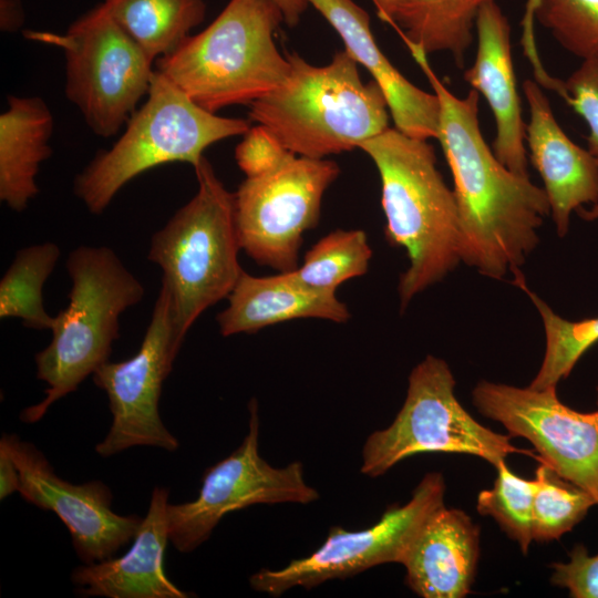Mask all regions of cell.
Wrapping results in <instances>:
<instances>
[{"mask_svg": "<svg viewBox=\"0 0 598 598\" xmlns=\"http://www.w3.org/2000/svg\"><path fill=\"white\" fill-rule=\"evenodd\" d=\"M408 49L440 101L436 140L453 176L461 260L492 279L515 275L537 247L538 229L550 214L546 193L509 171L487 145L480 126V93L472 89L457 97L436 76L423 50Z\"/></svg>", "mask_w": 598, "mask_h": 598, "instance_id": "cell-1", "label": "cell"}, {"mask_svg": "<svg viewBox=\"0 0 598 598\" xmlns=\"http://www.w3.org/2000/svg\"><path fill=\"white\" fill-rule=\"evenodd\" d=\"M359 148L379 172L385 238L409 258L398 286L403 310L462 261L456 198L427 140L389 127Z\"/></svg>", "mask_w": 598, "mask_h": 598, "instance_id": "cell-2", "label": "cell"}, {"mask_svg": "<svg viewBox=\"0 0 598 598\" xmlns=\"http://www.w3.org/2000/svg\"><path fill=\"white\" fill-rule=\"evenodd\" d=\"M290 71L267 95L249 104L248 120L267 127L291 153L326 158L359 148L389 128L390 111L380 86L362 81L346 50L326 65L286 53Z\"/></svg>", "mask_w": 598, "mask_h": 598, "instance_id": "cell-3", "label": "cell"}, {"mask_svg": "<svg viewBox=\"0 0 598 598\" xmlns=\"http://www.w3.org/2000/svg\"><path fill=\"white\" fill-rule=\"evenodd\" d=\"M285 21L271 0H229L202 32L155 61V70L200 107L216 113L277 89L290 63L275 42Z\"/></svg>", "mask_w": 598, "mask_h": 598, "instance_id": "cell-4", "label": "cell"}, {"mask_svg": "<svg viewBox=\"0 0 598 598\" xmlns=\"http://www.w3.org/2000/svg\"><path fill=\"white\" fill-rule=\"evenodd\" d=\"M72 281L69 303L54 316L52 340L35 354L37 378L48 388L44 398L25 408L20 419L35 423L56 401L109 361L120 337V316L138 303L143 285L113 249L79 246L66 259Z\"/></svg>", "mask_w": 598, "mask_h": 598, "instance_id": "cell-5", "label": "cell"}, {"mask_svg": "<svg viewBox=\"0 0 598 598\" xmlns=\"http://www.w3.org/2000/svg\"><path fill=\"white\" fill-rule=\"evenodd\" d=\"M194 169L196 194L153 235L147 255L163 271L162 283L171 296L182 344L198 317L228 298L244 271L238 260L234 193L205 156Z\"/></svg>", "mask_w": 598, "mask_h": 598, "instance_id": "cell-6", "label": "cell"}, {"mask_svg": "<svg viewBox=\"0 0 598 598\" xmlns=\"http://www.w3.org/2000/svg\"><path fill=\"white\" fill-rule=\"evenodd\" d=\"M250 128V121L206 111L155 70L145 102L111 148L99 152L73 183L75 196L102 214L118 190L140 174L173 162L195 167L210 145Z\"/></svg>", "mask_w": 598, "mask_h": 598, "instance_id": "cell-7", "label": "cell"}, {"mask_svg": "<svg viewBox=\"0 0 598 598\" xmlns=\"http://www.w3.org/2000/svg\"><path fill=\"white\" fill-rule=\"evenodd\" d=\"M23 34L62 49L65 96L100 137L116 135L150 91L155 61L102 3L64 33L27 30Z\"/></svg>", "mask_w": 598, "mask_h": 598, "instance_id": "cell-8", "label": "cell"}, {"mask_svg": "<svg viewBox=\"0 0 598 598\" xmlns=\"http://www.w3.org/2000/svg\"><path fill=\"white\" fill-rule=\"evenodd\" d=\"M455 378L446 361L427 354L409 375L404 403L386 429L370 434L362 448L360 472L369 477L386 473L404 458L421 453H463L494 466L509 454L534 451L511 443L478 423L455 396Z\"/></svg>", "mask_w": 598, "mask_h": 598, "instance_id": "cell-9", "label": "cell"}, {"mask_svg": "<svg viewBox=\"0 0 598 598\" xmlns=\"http://www.w3.org/2000/svg\"><path fill=\"white\" fill-rule=\"evenodd\" d=\"M339 174L331 159L290 153L271 171L246 177L234 193L240 249L277 272L296 270L303 234L317 227L323 195Z\"/></svg>", "mask_w": 598, "mask_h": 598, "instance_id": "cell-10", "label": "cell"}, {"mask_svg": "<svg viewBox=\"0 0 598 598\" xmlns=\"http://www.w3.org/2000/svg\"><path fill=\"white\" fill-rule=\"evenodd\" d=\"M444 494L443 475L426 473L406 504L390 506L371 527L350 532L333 526L324 543L311 555L280 569H259L250 576V586L276 597L293 587L310 589L381 564H402L425 520L444 505Z\"/></svg>", "mask_w": 598, "mask_h": 598, "instance_id": "cell-11", "label": "cell"}, {"mask_svg": "<svg viewBox=\"0 0 598 598\" xmlns=\"http://www.w3.org/2000/svg\"><path fill=\"white\" fill-rule=\"evenodd\" d=\"M249 430L227 457L208 467L198 496L187 503L168 504V538L181 553L206 542L220 519L256 504H309L319 498L303 478L302 463L271 466L258 451L259 415L256 399L248 404Z\"/></svg>", "mask_w": 598, "mask_h": 598, "instance_id": "cell-12", "label": "cell"}, {"mask_svg": "<svg viewBox=\"0 0 598 598\" xmlns=\"http://www.w3.org/2000/svg\"><path fill=\"white\" fill-rule=\"evenodd\" d=\"M181 347L171 296L162 283L137 352L124 361H106L93 373L95 385L107 395L112 414L107 434L95 446L100 456L110 457L133 446L177 450L178 441L164 425L158 402Z\"/></svg>", "mask_w": 598, "mask_h": 598, "instance_id": "cell-13", "label": "cell"}, {"mask_svg": "<svg viewBox=\"0 0 598 598\" xmlns=\"http://www.w3.org/2000/svg\"><path fill=\"white\" fill-rule=\"evenodd\" d=\"M472 400L481 414L501 423L508 435L529 441L540 463L588 492L598 505V388L597 410L588 413L565 405L557 388L483 380L473 389Z\"/></svg>", "mask_w": 598, "mask_h": 598, "instance_id": "cell-14", "label": "cell"}, {"mask_svg": "<svg viewBox=\"0 0 598 598\" xmlns=\"http://www.w3.org/2000/svg\"><path fill=\"white\" fill-rule=\"evenodd\" d=\"M0 446L18 467L21 497L61 519L84 564L112 558L134 539L143 518L115 513L112 492L103 482L72 484L63 480L40 450L17 434H3Z\"/></svg>", "mask_w": 598, "mask_h": 598, "instance_id": "cell-15", "label": "cell"}, {"mask_svg": "<svg viewBox=\"0 0 598 598\" xmlns=\"http://www.w3.org/2000/svg\"><path fill=\"white\" fill-rule=\"evenodd\" d=\"M523 92L529 109L528 161L542 177L556 233L563 238L574 212L598 204V164L560 127L537 82L525 80Z\"/></svg>", "mask_w": 598, "mask_h": 598, "instance_id": "cell-16", "label": "cell"}, {"mask_svg": "<svg viewBox=\"0 0 598 598\" xmlns=\"http://www.w3.org/2000/svg\"><path fill=\"white\" fill-rule=\"evenodd\" d=\"M477 50L463 78L487 101L495 121L493 152L509 171L529 177L526 123L522 115L511 45V25L495 0L480 9Z\"/></svg>", "mask_w": 598, "mask_h": 598, "instance_id": "cell-17", "label": "cell"}, {"mask_svg": "<svg viewBox=\"0 0 598 598\" xmlns=\"http://www.w3.org/2000/svg\"><path fill=\"white\" fill-rule=\"evenodd\" d=\"M343 41L344 50L364 66L382 90L395 128L421 140L437 138L440 101L411 83L389 61L375 42L370 17L353 0H307Z\"/></svg>", "mask_w": 598, "mask_h": 598, "instance_id": "cell-18", "label": "cell"}, {"mask_svg": "<svg viewBox=\"0 0 598 598\" xmlns=\"http://www.w3.org/2000/svg\"><path fill=\"white\" fill-rule=\"evenodd\" d=\"M169 491L154 487L146 516L131 548L117 558L84 564L73 569L71 580L83 596L106 598H187L168 579L164 557L168 538Z\"/></svg>", "mask_w": 598, "mask_h": 598, "instance_id": "cell-19", "label": "cell"}, {"mask_svg": "<svg viewBox=\"0 0 598 598\" xmlns=\"http://www.w3.org/2000/svg\"><path fill=\"white\" fill-rule=\"evenodd\" d=\"M478 557L480 527L465 512L442 505L402 561L405 582L423 598H463L471 592Z\"/></svg>", "mask_w": 598, "mask_h": 598, "instance_id": "cell-20", "label": "cell"}, {"mask_svg": "<svg viewBox=\"0 0 598 598\" xmlns=\"http://www.w3.org/2000/svg\"><path fill=\"white\" fill-rule=\"evenodd\" d=\"M227 299V308L216 317L223 337L255 333L295 319L343 323L351 318L336 292L305 285L295 271L257 277L244 270Z\"/></svg>", "mask_w": 598, "mask_h": 598, "instance_id": "cell-21", "label": "cell"}, {"mask_svg": "<svg viewBox=\"0 0 598 598\" xmlns=\"http://www.w3.org/2000/svg\"><path fill=\"white\" fill-rule=\"evenodd\" d=\"M53 115L39 96H8L0 115V199L23 212L38 193L35 177L51 154Z\"/></svg>", "mask_w": 598, "mask_h": 598, "instance_id": "cell-22", "label": "cell"}, {"mask_svg": "<svg viewBox=\"0 0 598 598\" xmlns=\"http://www.w3.org/2000/svg\"><path fill=\"white\" fill-rule=\"evenodd\" d=\"M487 1L404 0L392 27L406 47L419 48L426 54L448 52L457 66L463 68L480 9Z\"/></svg>", "mask_w": 598, "mask_h": 598, "instance_id": "cell-23", "label": "cell"}, {"mask_svg": "<svg viewBox=\"0 0 598 598\" xmlns=\"http://www.w3.org/2000/svg\"><path fill=\"white\" fill-rule=\"evenodd\" d=\"M102 4L154 61L175 50L206 13L205 0H103Z\"/></svg>", "mask_w": 598, "mask_h": 598, "instance_id": "cell-24", "label": "cell"}, {"mask_svg": "<svg viewBox=\"0 0 598 598\" xmlns=\"http://www.w3.org/2000/svg\"><path fill=\"white\" fill-rule=\"evenodd\" d=\"M585 220L598 219V204L576 212ZM514 282L530 298L540 315L545 331V353L539 370L529 386L534 389L557 388L566 379L578 360L598 342V317L570 321L564 319L526 285L523 275Z\"/></svg>", "mask_w": 598, "mask_h": 598, "instance_id": "cell-25", "label": "cell"}, {"mask_svg": "<svg viewBox=\"0 0 598 598\" xmlns=\"http://www.w3.org/2000/svg\"><path fill=\"white\" fill-rule=\"evenodd\" d=\"M61 255L51 241L19 249L0 280V318H18L24 327L50 329L54 317L43 306L42 290Z\"/></svg>", "mask_w": 598, "mask_h": 598, "instance_id": "cell-26", "label": "cell"}, {"mask_svg": "<svg viewBox=\"0 0 598 598\" xmlns=\"http://www.w3.org/2000/svg\"><path fill=\"white\" fill-rule=\"evenodd\" d=\"M372 249L362 229H336L319 239L295 271L305 285L336 292L349 279L367 274Z\"/></svg>", "mask_w": 598, "mask_h": 598, "instance_id": "cell-27", "label": "cell"}, {"mask_svg": "<svg viewBox=\"0 0 598 598\" xmlns=\"http://www.w3.org/2000/svg\"><path fill=\"white\" fill-rule=\"evenodd\" d=\"M535 481L532 533L537 543L560 538L597 505L588 492L564 480L545 463L536 468Z\"/></svg>", "mask_w": 598, "mask_h": 598, "instance_id": "cell-28", "label": "cell"}, {"mask_svg": "<svg viewBox=\"0 0 598 598\" xmlns=\"http://www.w3.org/2000/svg\"><path fill=\"white\" fill-rule=\"evenodd\" d=\"M497 476L488 489L480 492L476 511L493 517L501 528L527 554L533 542L532 518L535 480L513 473L504 461L495 465Z\"/></svg>", "mask_w": 598, "mask_h": 598, "instance_id": "cell-29", "label": "cell"}, {"mask_svg": "<svg viewBox=\"0 0 598 598\" xmlns=\"http://www.w3.org/2000/svg\"><path fill=\"white\" fill-rule=\"evenodd\" d=\"M529 12L569 53H598V0H530Z\"/></svg>", "mask_w": 598, "mask_h": 598, "instance_id": "cell-30", "label": "cell"}, {"mask_svg": "<svg viewBox=\"0 0 598 598\" xmlns=\"http://www.w3.org/2000/svg\"><path fill=\"white\" fill-rule=\"evenodd\" d=\"M548 86L586 122L587 150L598 164V53L584 59L566 81L551 79Z\"/></svg>", "mask_w": 598, "mask_h": 598, "instance_id": "cell-31", "label": "cell"}, {"mask_svg": "<svg viewBox=\"0 0 598 598\" xmlns=\"http://www.w3.org/2000/svg\"><path fill=\"white\" fill-rule=\"evenodd\" d=\"M291 152L264 125L250 127L235 150V159L246 177L277 167Z\"/></svg>", "mask_w": 598, "mask_h": 598, "instance_id": "cell-32", "label": "cell"}, {"mask_svg": "<svg viewBox=\"0 0 598 598\" xmlns=\"http://www.w3.org/2000/svg\"><path fill=\"white\" fill-rule=\"evenodd\" d=\"M550 582L566 588L574 598H598V554L590 556L582 544L574 546L568 563H554Z\"/></svg>", "mask_w": 598, "mask_h": 598, "instance_id": "cell-33", "label": "cell"}, {"mask_svg": "<svg viewBox=\"0 0 598 598\" xmlns=\"http://www.w3.org/2000/svg\"><path fill=\"white\" fill-rule=\"evenodd\" d=\"M19 486L18 467L8 451L0 446V499L3 501L12 493L18 492Z\"/></svg>", "mask_w": 598, "mask_h": 598, "instance_id": "cell-34", "label": "cell"}, {"mask_svg": "<svg viewBox=\"0 0 598 598\" xmlns=\"http://www.w3.org/2000/svg\"><path fill=\"white\" fill-rule=\"evenodd\" d=\"M24 21L20 0H0V28L3 32H14Z\"/></svg>", "mask_w": 598, "mask_h": 598, "instance_id": "cell-35", "label": "cell"}, {"mask_svg": "<svg viewBox=\"0 0 598 598\" xmlns=\"http://www.w3.org/2000/svg\"><path fill=\"white\" fill-rule=\"evenodd\" d=\"M277 4L283 14L285 22L289 27H295L299 23L301 16L308 7L307 0H271Z\"/></svg>", "mask_w": 598, "mask_h": 598, "instance_id": "cell-36", "label": "cell"}, {"mask_svg": "<svg viewBox=\"0 0 598 598\" xmlns=\"http://www.w3.org/2000/svg\"><path fill=\"white\" fill-rule=\"evenodd\" d=\"M378 17L385 23L393 25L394 16L404 0H371Z\"/></svg>", "mask_w": 598, "mask_h": 598, "instance_id": "cell-37", "label": "cell"}]
</instances>
